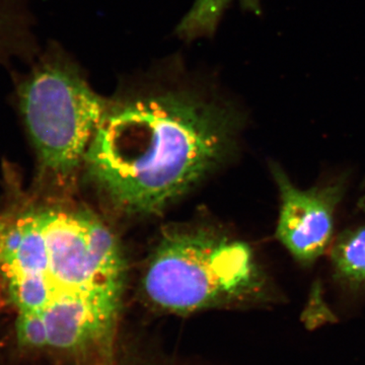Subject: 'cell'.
I'll return each mask as SVG.
<instances>
[{
  "label": "cell",
  "instance_id": "obj_1",
  "mask_svg": "<svg viewBox=\"0 0 365 365\" xmlns=\"http://www.w3.org/2000/svg\"><path fill=\"white\" fill-rule=\"evenodd\" d=\"M244 113L178 58L109 98L86 153L88 179L121 212H160L227 163Z\"/></svg>",
  "mask_w": 365,
  "mask_h": 365
},
{
  "label": "cell",
  "instance_id": "obj_2",
  "mask_svg": "<svg viewBox=\"0 0 365 365\" xmlns=\"http://www.w3.org/2000/svg\"><path fill=\"white\" fill-rule=\"evenodd\" d=\"M140 287L151 309L180 317L283 299L251 244L206 227L168 230L146 264Z\"/></svg>",
  "mask_w": 365,
  "mask_h": 365
},
{
  "label": "cell",
  "instance_id": "obj_3",
  "mask_svg": "<svg viewBox=\"0 0 365 365\" xmlns=\"http://www.w3.org/2000/svg\"><path fill=\"white\" fill-rule=\"evenodd\" d=\"M14 79L16 103L41 177L64 187L85 165L109 98L93 91L78 62L54 42Z\"/></svg>",
  "mask_w": 365,
  "mask_h": 365
},
{
  "label": "cell",
  "instance_id": "obj_4",
  "mask_svg": "<svg viewBox=\"0 0 365 365\" xmlns=\"http://www.w3.org/2000/svg\"><path fill=\"white\" fill-rule=\"evenodd\" d=\"M279 195L275 239L300 267L309 269L330 251L336 234V215L349 187L338 176L302 189L277 162L269 163Z\"/></svg>",
  "mask_w": 365,
  "mask_h": 365
},
{
  "label": "cell",
  "instance_id": "obj_5",
  "mask_svg": "<svg viewBox=\"0 0 365 365\" xmlns=\"http://www.w3.org/2000/svg\"><path fill=\"white\" fill-rule=\"evenodd\" d=\"M30 0H0V66L32 63L41 52Z\"/></svg>",
  "mask_w": 365,
  "mask_h": 365
},
{
  "label": "cell",
  "instance_id": "obj_6",
  "mask_svg": "<svg viewBox=\"0 0 365 365\" xmlns=\"http://www.w3.org/2000/svg\"><path fill=\"white\" fill-rule=\"evenodd\" d=\"M334 280L350 292H365V222L344 228L329 251Z\"/></svg>",
  "mask_w": 365,
  "mask_h": 365
},
{
  "label": "cell",
  "instance_id": "obj_7",
  "mask_svg": "<svg viewBox=\"0 0 365 365\" xmlns=\"http://www.w3.org/2000/svg\"><path fill=\"white\" fill-rule=\"evenodd\" d=\"M232 0H195L189 13L177 28V34L186 41L211 37L215 34L223 11ZM242 6L256 7L257 0H241Z\"/></svg>",
  "mask_w": 365,
  "mask_h": 365
},
{
  "label": "cell",
  "instance_id": "obj_8",
  "mask_svg": "<svg viewBox=\"0 0 365 365\" xmlns=\"http://www.w3.org/2000/svg\"><path fill=\"white\" fill-rule=\"evenodd\" d=\"M16 335L21 344L34 349H47V334L39 314L20 312L16 319Z\"/></svg>",
  "mask_w": 365,
  "mask_h": 365
}]
</instances>
